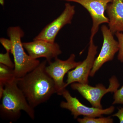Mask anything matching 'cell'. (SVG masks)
<instances>
[{
    "label": "cell",
    "mask_w": 123,
    "mask_h": 123,
    "mask_svg": "<svg viewBox=\"0 0 123 123\" xmlns=\"http://www.w3.org/2000/svg\"><path fill=\"white\" fill-rule=\"evenodd\" d=\"M114 99L112 104H121L123 105V86L121 88L114 92Z\"/></svg>",
    "instance_id": "17"
},
{
    "label": "cell",
    "mask_w": 123,
    "mask_h": 123,
    "mask_svg": "<svg viewBox=\"0 0 123 123\" xmlns=\"http://www.w3.org/2000/svg\"><path fill=\"white\" fill-rule=\"evenodd\" d=\"M15 79L17 78L14 69L0 64V85L4 86L6 83L12 81Z\"/></svg>",
    "instance_id": "13"
},
{
    "label": "cell",
    "mask_w": 123,
    "mask_h": 123,
    "mask_svg": "<svg viewBox=\"0 0 123 123\" xmlns=\"http://www.w3.org/2000/svg\"><path fill=\"white\" fill-rule=\"evenodd\" d=\"M47 61H43L34 70L17 79L18 87L33 108L47 102L56 93L54 82L46 72Z\"/></svg>",
    "instance_id": "1"
},
{
    "label": "cell",
    "mask_w": 123,
    "mask_h": 123,
    "mask_svg": "<svg viewBox=\"0 0 123 123\" xmlns=\"http://www.w3.org/2000/svg\"><path fill=\"white\" fill-rule=\"evenodd\" d=\"M10 53V52L6 51V53L0 54V64H2L11 68L14 69V63L11 61Z\"/></svg>",
    "instance_id": "15"
},
{
    "label": "cell",
    "mask_w": 123,
    "mask_h": 123,
    "mask_svg": "<svg viewBox=\"0 0 123 123\" xmlns=\"http://www.w3.org/2000/svg\"><path fill=\"white\" fill-rule=\"evenodd\" d=\"M61 95L66 101L61 102L60 105L61 107L70 111L74 119H76L80 115L90 117H100L103 115L111 114L115 110L114 106L104 109L86 106L82 104L76 97H73L68 91L66 89Z\"/></svg>",
    "instance_id": "6"
},
{
    "label": "cell",
    "mask_w": 123,
    "mask_h": 123,
    "mask_svg": "<svg viewBox=\"0 0 123 123\" xmlns=\"http://www.w3.org/2000/svg\"><path fill=\"white\" fill-rule=\"evenodd\" d=\"M23 44L31 58L37 59L44 57L48 63L62 53L59 45L55 42L51 43L43 40H33V42L23 43Z\"/></svg>",
    "instance_id": "11"
},
{
    "label": "cell",
    "mask_w": 123,
    "mask_h": 123,
    "mask_svg": "<svg viewBox=\"0 0 123 123\" xmlns=\"http://www.w3.org/2000/svg\"><path fill=\"white\" fill-rule=\"evenodd\" d=\"M64 0V1H66L67 0Z\"/></svg>",
    "instance_id": "20"
},
{
    "label": "cell",
    "mask_w": 123,
    "mask_h": 123,
    "mask_svg": "<svg viewBox=\"0 0 123 123\" xmlns=\"http://www.w3.org/2000/svg\"><path fill=\"white\" fill-rule=\"evenodd\" d=\"M75 12L74 6L69 3H66L61 14L46 25L34 40H43L51 43L55 42L60 30L67 24H71Z\"/></svg>",
    "instance_id": "7"
},
{
    "label": "cell",
    "mask_w": 123,
    "mask_h": 123,
    "mask_svg": "<svg viewBox=\"0 0 123 123\" xmlns=\"http://www.w3.org/2000/svg\"><path fill=\"white\" fill-rule=\"evenodd\" d=\"M98 48L94 43L93 39H90L86 58L75 68L68 72L66 87L74 82L89 84L88 77L93 66Z\"/></svg>",
    "instance_id": "8"
},
{
    "label": "cell",
    "mask_w": 123,
    "mask_h": 123,
    "mask_svg": "<svg viewBox=\"0 0 123 123\" xmlns=\"http://www.w3.org/2000/svg\"><path fill=\"white\" fill-rule=\"evenodd\" d=\"M103 38V43L98 56L95 60L93 66L89 76L93 77L106 62L112 61L115 55L119 51L118 42L114 38L113 34L107 26L104 25L101 27Z\"/></svg>",
    "instance_id": "9"
},
{
    "label": "cell",
    "mask_w": 123,
    "mask_h": 123,
    "mask_svg": "<svg viewBox=\"0 0 123 123\" xmlns=\"http://www.w3.org/2000/svg\"><path fill=\"white\" fill-rule=\"evenodd\" d=\"M0 42L3 46L6 51L10 52L12 48V42L10 39H8L4 38H1Z\"/></svg>",
    "instance_id": "18"
},
{
    "label": "cell",
    "mask_w": 123,
    "mask_h": 123,
    "mask_svg": "<svg viewBox=\"0 0 123 123\" xmlns=\"http://www.w3.org/2000/svg\"><path fill=\"white\" fill-rule=\"evenodd\" d=\"M7 34L12 42L11 53L13 57L15 77L18 79L34 70L40 62L31 58L24 50L21 40L24 33L20 27H10L7 29Z\"/></svg>",
    "instance_id": "3"
},
{
    "label": "cell",
    "mask_w": 123,
    "mask_h": 123,
    "mask_svg": "<svg viewBox=\"0 0 123 123\" xmlns=\"http://www.w3.org/2000/svg\"><path fill=\"white\" fill-rule=\"evenodd\" d=\"M115 34L119 43V50L118 59L121 63H123V33L122 32H117Z\"/></svg>",
    "instance_id": "16"
},
{
    "label": "cell",
    "mask_w": 123,
    "mask_h": 123,
    "mask_svg": "<svg viewBox=\"0 0 123 123\" xmlns=\"http://www.w3.org/2000/svg\"><path fill=\"white\" fill-rule=\"evenodd\" d=\"M0 105V115L3 119L16 121L24 111L31 119H34V108L29 104L17 84V79L5 84Z\"/></svg>",
    "instance_id": "2"
},
{
    "label": "cell",
    "mask_w": 123,
    "mask_h": 123,
    "mask_svg": "<svg viewBox=\"0 0 123 123\" xmlns=\"http://www.w3.org/2000/svg\"><path fill=\"white\" fill-rule=\"evenodd\" d=\"M77 121L80 123H114L113 119L111 117H102L98 118L84 117L82 118H78Z\"/></svg>",
    "instance_id": "14"
},
{
    "label": "cell",
    "mask_w": 123,
    "mask_h": 123,
    "mask_svg": "<svg viewBox=\"0 0 123 123\" xmlns=\"http://www.w3.org/2000/svg\"><path fill=\"white\" fill-rule=\"evenodd\" d=\"M106 10L109 29L112 34L123 32V0H112L108 5Z\"/></svg>",
    "instance_id": "12"
},
{
    "label": "cell",
    "mask_w": 123,
    "mask_h": 123,
    "mask_svg": "<svg viewBox=\"0 0 123 123\" xmlns=\"http://www.w3.org/2000/svg\"><path fill=\"white\" fill-rule=\"evenodd\" d=\"M76 55L72 53L68 59L62 60L55 58V61L48 63L46 66V70L53 79L55 83L56 93L61 95L66 89V82L64 81V78L66 73L70 70L75 68L81 63V61H75Z\"/></svg>",
    "instance_id": "5"
},
{
    "label": "cell",
    "mask_w": 123,
    "mask_h": 123,
    "mask_svg": "<svg viewBox=\"0 0 123 123\" xmlns=\"http://www.w3.org/2000/svg\"><path fill=\"white\" fill-rule=\"evenodd\" d=\"M112 0H67L68 2H76L83 6L90 14L92 21L90 39L98 32L99 26L104 23H108L109 19L105 16V11L108 5Z\"/></svg>",
    "instance_id": "10"
},
{
    "label": "cell",
    "mask_w": 123,
    "mask_h": 123,
    "mask_svg": "<svg viewBox=\"0 0 123 123\" xmlns=\"http://www.w3.org/2000/svg\"><path fill=\"white\" fill-rule=\"evenodd\" d=\"M112 116L117 117L119 120L120 123H123V107L119 108L118 112Z\"/></svg>",
    "instance_id": "19"
},
{
    "label": "cell",
    "mask_w": 123,
    "mask_h": 123,
    "mask_svg": "<svg viewBox=\"0 0 123 123\" xmlns=\"http://www.w3.org/2000/svg\"><path fill=\"white\" fill-rule=\"evenodd\" d=\"M109 87L107 88L103 84H99L96 86H91L88 84L74 82L70 84L74 90L77 91L85 99L90 103L92 107L102 109L101 101L103 96L109 92H114L120 86L116 77L113 76L109 79Z\"/></svg>",
    "instance_id": "4"
}]
</instances>
